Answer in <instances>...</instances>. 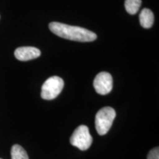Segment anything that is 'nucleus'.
<instances>
[{
	"label": "nucleus",
	"instance_id": "obj_1",
	"mask_svg": "<svg viewBox=\"0 0 159 159\" xmlns=\"http://www.w3.org/2000/svg\"><path fill=\"white\" fill-rule=\"evenodd\" d=\"M50 30L57 36L79 42H91L97 39L94 33L83 27L53 21L49 25Z\"/></svg>",
	"mask_w": 159,
	"mask_h": 159
},
{
	"label": "nucleus",
	"instance_id": "obj_2",
	"mask_svg": "<svg viewBox=\"0 0 159 159\" xmlns=\"http://www.w3.org/2000/svg\"><path fill=\"white\" fill-rule=\"evenodd\" d=\"M116 117V111L111 107H104L97 113L95 127L99 135H105L110 130Z\"/></svg>",
	"mask_w": 159,
	"mask_h": 159
},
{
	"label": "nucleus",
	"instance_id": "obj_3",
	"mask_svg": "<svg viewBox=\"0 0 159 159\" xmlns=\"http://www.w3.org/2000/svg\"><path fill=\"white\" fill-rule=\"evenodd\" d=\"M64 86L62 78L57 76L49 77L41 87V97L43 99L51 100L58 96Z\"/></svg>",
	"mask_w": 159,
	"mask_h": 159
},
{
	"label": "nucleus",
	"instance_id": "obj_4",
	"mask_svg": "<svg viewBox=\"0 0 159 159\" xmlns=\"http://www.w3.org/2000/svg\"><path fill=\"white\" fill-rule=\"evenodd\" d=\"M92 142V136L90 134L89 128L85 125L77 127L70 138L71 144L80 150H88Z\"/></svg>",
	"mask_w": 159,
	"mask_h": 159
},
{
	"label": "nucleus",
	"instance_id": "obj_5",
	"mask_svg": "<svg viewBox=\"0 0 159 159\" xmlns=\"http://www.w3.org/2000/svg\"><path fill=\"white\" fill-rule=\"evenodd\" d=\"M95 91L101 95L108 94L113 89V77L108 72L102 71L95 77L94 80Z\"/></svg>",
	"mask_w": 159,
	"mask_h": 159
},
{
	"label": "nucleus",
	"instance_id": "obj_6",
	"mask_svg": "<svg viewBox=\"0 0 159 159\" xmlns=\"http://www.w3.org/2000/svg\"><path fill=\"white\" fill-rule=\"evenodd\" d=\"M14 55L19 61H27L39 57L41 55V51L33 47H21L16 49Z\"/></svg>",
	"mask_w": 159,
	"mask_h": 159
},
{
	"label": "nucleus",
	"instance_id": "obj_7",
	"mask_svg": "<svg viewBox=\"0 0 159 159\" xmlns=\"http://www.w3.org/2000/svg\"><path fill=\"white\" fill-rule=\"evenodd\" d=\"M139 21L142 27L149 29L154 23V14L150 9L144 8L139 14Z\"/></svg>",
	"mask_w": 159,
	"mask_h": 159
},
{
	"label": "nucleus",
	"instance_id": "obj_8",
	"mask_svg": "<svg viewBox=\"0 0 159 159\" xmlns=\"http://www.w3.org/2000/svg\"><path fill=\"white\" fill-rule=\"evenodd\" d=\"M142 5V0H125V7L129 14L134 15L137 13Z\"/></svg>",
	"mask_w": 159,
	"mask_h": 159
},
{
	"label": "nucleus",
	"instance_id": "obj_9",
	"mask_svg": "<svg viewBox=\"0 0 159 159\" xmlns=\"http://www.w3.org/2000/svg\"><path fill=\"white\" fill-rule=\"evenodd\" d=\"M11 159H29L25 149L19 144H14L11 148Z\"/></svg>",
	"mask_w": 159,
	"mask_h": 159
},
{
	"label": "nucleus",
	"instance_id": "obj_10",
	"mask_svg": "<svg viewBox=\"0 0 159 159\" xmlns=\"http://www.w3.org/2000/svg\"><path fill=\"white\" fill-rule=\"evenodd\" d=\"M148 159H159V148H155L149 152Z\"/></svg>",
	"mask_w": 159,
	"mask_h": 159
},
{
	"label": "nucleus",
	"instance_id": "obj_11",
	"mask_svg": "<svg viewBox=\"0 0 159 159\" xmlns=\"http://www.w3.org/2000/svg\"><path fill=\"white\" fill-rule=\"evenodd\" d=\"M0 159H2V158H0Z\"/></svg>",
	"mask_w": 159,
	"mask_h": 159
}]
</instances>
